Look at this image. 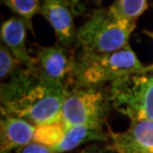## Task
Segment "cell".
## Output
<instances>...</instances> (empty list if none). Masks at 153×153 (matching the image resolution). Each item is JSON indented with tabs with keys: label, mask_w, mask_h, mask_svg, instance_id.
<instances>
[{
	"label": "cell",
	"mask_w": 153,
	"mask_h": 153,
	"mask_svg": "<svg viewBox=\"0 0 153 153\" xmlns=\"http://www.w3.org/2000/svg\"><path fill=\"white\" fill-rule=\"evenodd\" d=\"M68 92L63 86L43 80L34 68L23 65L1 81V113L36 126L60 122Z\"/></svg>",
	"instance_id": "cell-1"
},
{
	"label": "cell",
	"mask_w": 153,
	"mask_h": 153,
	"mask_svg": "<svg viewBox=\"0 0 153 153\" xmlns=\"http://www.w3.org/2000/svg\"><path fill=\"white\" fill-rule=\"evenodd\" d=\"M136 22L128 21L112 8H100L77 30L76 43L82 53L102 54L127 47Z\"/></svg>",
	"instance_id": "cell-2"
},
{
	"label": "cell",
	"mask_w": 153,
	"mask_h": 153,
	"mask_svg": "<svg viewBox=\"0 0 153 153\" xmlns=\"http://www.w3.org/2000/svg\"><path fill=\"white\" fill-rule=\"evenodd\" d=\"M144 73H148V68L139 61L130 45L109 53H81L75 65L76 85L82 86H100L121 77Z\"/></svg>",
	"instance_id": "cell-3"
},
{
	"label": "cell",
	"mask_w": 153,
	"mask_h": 153,
	"mask_svg": "<svg viewBox=\"0 0 153 153\" xmlns=\"http://www.w3.org/2000/svg\"><path fill=\"white\" fill-rule=\"evenodd\" d=\"M110 105L109 91L100 86L75 85L65 98L61 122L67 128L84 126L103 129Z\"/></svg>",
	"instance_id": "cell-4"
},
{
	"label": "cell",
	"mask_w": 153,
	"mask_h": 153,
	"mask_svg": "<svg viewBox=\"0 0 153 153\" xmlns=\"http://www.w3.org/2000/svg\"><path fill=\"white\" fill-rule=\"evenodd\" d=\"M112 105L131 122H153V76L133 74L110 83Z\"/></svg>",
	"instance_id": "cell-5"
},
{
	"label": "cell",
	"mask_w": 153,
	"mask_h": 153,
	"mask_svg": "<svg viewBox=\"0 0 153 153\" xmlns=\"http://www.w3.org/2000/svg\"><path fill=\"white\" fill-rule=\"evenodd\" d=\"M34 69L39 77L50 83L65 87L70 91L75 81L76 53L73 48L59 43L51 47H40Z\"/></svg>",
	"instance_id": "cell-6"
},
{
	"label": "cell",
	"mask_w": 153,
	"mask_h": 153,
	"mask_svg": "<svg viewBox=\"0 0 153 153\" xmlns=\"http://www.w3.org/2000/svg\"><path fill=\"white\" fill-rule=\"evenodd\" d=\"M77 0H42L40 13L54 29L58 43L70 47L76 41L74 18Z\"/></svg>",
	"instance_id": "cell-7"
},
{
	"label": "cell",
	"mask_w": 153,
	"mask_h": 153,
	"mask_svg": "<svg viewBox=\"0 0 153 153\" xmlns=\"http://www.w3.org/2000/svg\"><path fill=\"white\" fill-rule=\"evenodd\" d=\"M116 153H153V122H131L123 132L109 131Z\"/></svg>",
	"instance_id": "cell-8"
},
{
	"label": "cell",
	"mask_w": 153,
	"mask_h": 153,
	"mask_svg": "<svg viewBox=\"0 0 153 153\" xmlns=\"http://www.w3.org/2000/svg\"><path fill=\"white\" fill-rule=\"evenodd\" d=\"M0 131V153H9L34 141L36 126L16 117L2 115Z\"/></svg>",
	"instance_id": "cell-9"
},
{
	"label": "cell",
	"mask_w": 153,
	"mask_h": 153,
	"mask_svg": "<svg viewBox=\"0 0 153 153\" xmlns=\"http://www.w3.org/2000/svg\"><path fill=\"white\" fill-rule=\"evenodd\" d=\"M26 28L27 24L22 18L11 17L3 22L0 36L2 43L19 61L29 68H34L36 59L26 48Z\"/></svg>",
	"instance_id": "cell-10"
},
{
	"label": "cell",
	"mask_w": 153,
	"mask_h": 153,
	"mask_svg": "<svg viewBox=\"0 0 153 153\" xmlns=\"http://www.w3.org/2000/svg\"><path fill=\"white\" fill-rule=\"evenodd\" d=\"M106 136L103 129L89 128L84 126H78L68 128L63 139L58 145L53 148L57 153H64L71 151L83 143L90 141L106 140Z\"/></svg>",
	"instance_id": "cell-11"
},
{
	"label": "cell",
	"mask_w": 153,
	"mask_h": 153,
	"mask_svg": "<svg viewBox=\"0 0 153 153\" xmlns=\"http://www.w3.org/2000/svg\"><path fill=\"white\" fill-rule=\"evenodd\" d=\"M67 126L63 123L57 122L44 126H37L34 136V141L54 148L63 139L67 131Z\"/></svg>",
	"instance_id": "cell-12"
},
{
	"label": "cell",
	"mask_w": 153,
	"mask_h": 153,
	"mask_svg": "<svg viewBox=\"0 0 153 153\" xmlns=\"http://www.w3.org/2000/svg\"><path fill=\"white\" fill-rule=\"evenodd\" d=\"M12 12L17 14L27 24V28L34 34L32 19L40 12L42 0H1Z\"/></svg>",
	"instance_id": "cell-13"
},
{
	"label": "cell",
	"mask_w": 153,
	"mask_h": 153,
	"mask_svg": "<svg viewBox=\"0 0 153 153\" xmlns=\"http://www.w3.org/2000/svg\"><path fill=\"white\" fill-rule=\"evenodd\" d=\"M110 8L119 17L136 22L148 8V0H115Z\"/></svg>",
	"instance_id": "cell-14"
},
{
	"label": "cell",
	"mask_w": 153,
	"mask_h": 153,
	"mask_svg": "<svg viewBox=\"0 0 153 153\" xmlns=\"http://www.w3.org/2000/svg\"><path fill=\"white\" fill-rule=\"evenodd\" d=\"M24 64L19 61L4 45L0 47V77L4 81L16 73Z\"/></svg>",
	"instance_id": "cell-15"
},
{
	"label": "cell",
	"mask_w": 153,
	"mask_h": 153,
	"mask_svg": "<svg viewBox=\"0 0 153 153\" xmlns=\"http://www.w3.org/2000/svg\"><path fill=\"white\" fill-rule=\"evenodd\" d=\"M16 153H57L52 147L37 142H31L30 144L18 149Z\"/></svg>",
	"instance_id": "cell-16"
},
{
	"label": "cell",
	"mask_w": 153,
	"mask_h": 153,
	"mask_svg": "<svg viewBox=\"0 0 153 153\" xmlns=\"http://www.w3.org/2000/svg\"><path fill=\"white\" fill-rule=\"evenodd\" d=\"M80 153H116V151L112 146H102V145L94 144L84 148Z\"/></svg>",
	"instance_id": "cell-17"
},
{
	"label": "cell",
	"mask_w": 153,
	"mask_h": 153,
	"mask_svg": "<svg viewBox=\"0 0 153 153\" xmlns=\"http://www.w3.org/2000/svg\"><path fill=\"white\" fill-rule=\"evenodd\" d=\"M143 33H144L145 35H147L148 37H150L152 40H153V32H151V31H146V30H144L143 31ZM153 65V64H152Z\"/></svg>",
	"instance_id": "cell-18"
},
{
	"label": "cell",
	"mask_w": 153,
	"mask_h": 153,
	"mask_svg": "<svg viewBox=\"0 0 153 153\" xmlns=\"http://www.w3.org/2000/svg\"><path fill=\"white\" fill-rule=\"evenodd\" d=\"M147 68H148V72H153V65H152V64H151V65L147 66Z\"/></svg>",
	"instance_id": "cell-19"
}]
</instances>
